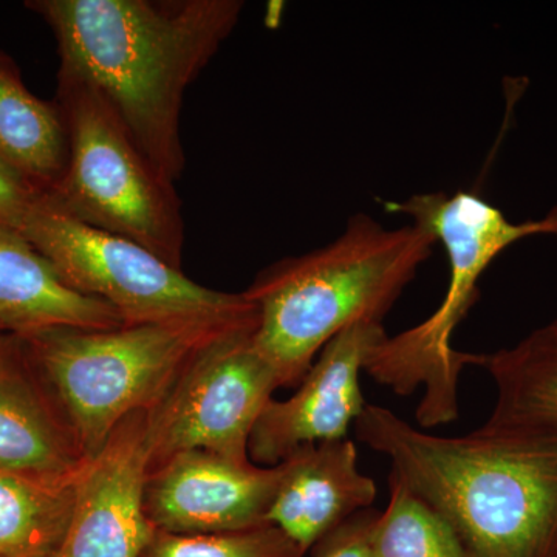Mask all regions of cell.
I'll list each match as a JSON object with an SVG mask.
<instances>
[{"label":"cell","mask_w":557,"mask_h":557,"mask_svg":"<svg viewBox=\"0 0 557 557\" xmlns=\"http://www.w3.org/2000/svg\"><path fill=\"white\" fill-rule=\"evenodd\" d=\"M49 24L60 69L89 81L161 177L186 168V90L236 28L240 0H32Z\"/></svg>","instance_id":"obj_1"},{"label":"cell","mask_w":557,"mask_h":557,"mask_svg":"<svg viewBox=\"0 0 557 557\" xmlns=\"http://www.w3.org/2000/svg\"><path fill=\"white\" fill-rule=\"evenodd\" d=\"M362 445L457 531L471 557H557V432L475 429L440 437L383 406L355 421Z\"/></svg>","instance_id":"obj_2"},{"label":"cell","mask_w":557,"mask_h":557,"mask_svg":"<svg viewBox=\"0 0 557 557\" xmlns=\"http://www.w3.org/2000/svg\"><path fill=\"white\" fill-rule=\"evenodd\" d=\"M434 244L432 234L413 223L387 228L359 212L325 247L260 271L244 293L258 307L252 341L281 387L299 384L343 330L359 322L383 324Z\"/></svg>","instance_id":"obj_3"},{"label":"cell","mask_w":557,"mask_h":557,"mask_svg":"<svg viewBox=\"0 0 557 557\" xmlns=\"http://www.w3.org/2000/svg\"><path fill=\"white\" fill-rule=\"evenodd\" d=\"M391 212L409 215L413 225L432 234L448 255V293L437 310L417 327L384 336L370 351L364 370L395 394L424 387L417 409L423 429L442 426L458 417V379L478 355L450 346L454 330L478 296V282L494 259L512 244L531 236H557V208L544 219L512 223L500 209L478 194H416L386 203Z\"/></svg>","instance_id":"obj_4"},{"label":"cell","mask_w":557,"mask_h":557,"mask_svg":"<svg viewBox=\"0 0 557 557\" xmlns=\"http://www.w3.org/2000/svg\"><path fill=\"white\" fill-rule=\"evenodd\" d=\"M248 327L258 322L50 329L20 338L89 461L127 417L159 405L201 348Z\"/></svg>","instance_id":"obj_5"},{"label":"cell","mask_w":557,"mask_h":557,"mask_svg":"<svg viewBox=\"0 0 557 557\" xmlns=\"http://www.w3.org/2000/svg\"><path fill=\"white\" fill-rule=\"evenodd\" d=\"M54 102L67 127L69 160L49 199L73 219L182 270L185 219L175 185L143 156L89 81L60 69Z\"/></svg>","instance_id":"obj_6"},{"label":"cell","mask_w":557,"mask_h":557,"mask_svg":"<svg viewBox=\"0 0 557 557\" xmlns=\"http://www.w3.org/2000/svg\"><path fill=\"white\" fill-rule=\"evenodd\" d=\"M17 233L69 287L109 304L126 325L259 322L258 307L244 292L203 287L141 245L73 219L47 194Z\"/></svg>","instance_id":"obj_7"},{"label":"cell","mask_w":557,"mask_h":557,"mask_svg":"<svg viewBox=\"0 0 557 557\" xmlns=\"http://www.w3.org/2000/svg\"><path fill=\"white\" fill-rule=\"evenodd\" d=\"M256 330H234L201 348L148 410L150 469L189 450L251 461L249 438L281 387L255 346Z\"/></svg>","instance_id":"obj_8"},{"label":"cell","mask_w":557,"mask_h":557,"mask_svg":"<svg viewBox=\"0 0 557 557\" xmlns=\"http://www.w3.org/2000/svg\"><path fill=\"white\" fill-rule=\"evenodd\" d=\"M148 410L127 417L76 480L72 519L51 557H143L156 534L145 508Z\"/></svg>","instance_id":"obj_9"},{"label":"cell","mask_w":557,"mask_h":557,"mask_svg":"<svg viewBox=\"0 0 557 557\" xmlns=\"http://www.w3.org/2000/svg\"><path fill=\"white\" fill-rule=\"evenodd\" d=\"M384 336L383 324L359 322L330 341L296 394L284 401L271 399L263 410L249 438V460L276 467L302 446L347 438L368 406L359 375Z\"/></svg>","instance_id":"obj_10"},{"label":"cell","mask_w":557,"mask_h":557,"mask_svg":"<svg viewBox=\"0 0 557 557\" xmlns=\"http://www.w3.org/2000/svg\"><path fill=\"white\" fill-rule=\"evenodd\" d=\"M281 478V463L258 467L205 450L177 454L150 469L146 515L156 530L177 534L269 525L267 512Z\"/></svg>","instance_id":"obj_11"},{"label":"cell","mask_w":557,"mask_h":557,"mask_svg":"<svg viewBox=\"0 0 557 557\" xmlns=\"http://www.w3.org/2000/svg\"><path fill=\"white\" fill-rule=\"evenodd\" d=\"M87 460L20 336L0 339V471L70 485Z\"/></svg>","instance_id":"obj_12"},{"label":"cell","mask_w":557,"mask_h":557,"mask_svg":"<svg viewBox=\"0 0 557 557\" xmlns=\"http://www.w3.org/2000/svg\"><path fill=\"white\" fill-rule=\"evenodd\" d=\"M281 465L267 523L302 555L372 507L379 493L375 480L359 471L357 446L348 438L302 446Z\"/></svg>","instance_id":"obj_13"},{"label":"cell","mask_w":557,"mask_h":557,"mask_svg":"<svg viewBox=\"0 0 557 557\" xmlns=\"http://www.w3.org/2000/svg\"><path fill=\"white\" fill-rule=\"evenodd\" d=\"M119 311L62 281L17 231L0 228V327L27 336L50 329L123 327Z\"/></svg>","instance_id":"obj_14"},{"label":"cell","mask_w":557,"mask_h":557,"mask_svg":"<svg viewBox=\"0 0 557 557\" xmlns=\"http://www.w3.org/2000/svg\"><path fill=\"white\" fill-rule=\"evenodd\" d=\"M475 366L490 373L496 403L486 432H557V319L533 330L516 346L478 355Z\"/></svg>","instance_id":"obj_15"},{"label":"cell","mask_w":557,"mask_h":557,"mask_svg":"<svg viewBox=\"0 0 557 557\" xmlns=\"http://www.w3.org/2000/svg\"><path fill=\"white\" fill-rule=\"evenodd\" d=\"M0 159L44 194L60 185L69 160L67 127L57 102L36 97L0 51Z\"/></svg>","instance_id":"obj_16"},{"label":"cell","mask_w":557,"mask_h":557,"mask_svg":"<svg viewBox=\"0 0 557 557\" xmlns=\"http://www.w3.org/2000/svg\"><path fill=\"white\" fill-rule=\"evenodd\" d=\"M75 490L76 482L49 485L0 471V557L53 556L72 519Z\"/></svg>","instance_id":"obj_17"},{"label":"cell","mask_w":557,"mask_h":557,"mask_svg":"<svg viewBox=\"0 0 557 557\" xmlns=\"http://www.w3.org/2000/svg\"><path fill=\"white\" fill-rule=\"evenodd\" d=\"M369 557H471L448 520L398 475H388V505L376 516Z\"/></svg>","instance_id":"obj_18"},{"label":"cell","mask_w":557,"mask_h":557,"mask_svg":"<svg viewBox=\"0 0 557 557\" xmlns=\"http://www.w3.org/2000/svg\"><path fill=\"white\" fill-rule=\"evenodd\" d=\"M143 557H304L278 528L177 534L157 530Z\"/></svg>","instance_id":"obj_19"},{"label":"cell","mask_w":557,"mask_h":557,"mask_svg":"<svg viewBox=\"0 0 557 557\" xmlns=\"http://www.w3.org/2000/svg\"><path fill=\"white\" fill-rule=\"evenodd\" d=\"M42 196V190L0 159V228L20 231Z\"/></svg>","instance_id":"obj_20"},{"label":"cell","mask_w":557,"mask_h":557,"mask_svg":"<svg viewBox=\"0 0 557 557\" xmlns=\"http://www.w3.org/2000/svg\"><path fill=\"white\" fill-rule=\"evenodd\" d=\"M376 512L361 511L325 537L317 557H369V536Z\"/></svg>","instance_id":"obj_21"},{"label":"cell","mask_w":557,"mask_h":557,"mask_svg":"<svg viewBox=\"0 0 557 557\" xmlns=\"http://www.w3.org/2000/svg\"><path fill=\"white\" fill-rule=\"evenodd\" d=\"M3 335H7V333H5V332H3L2 327H0V339H2V336H3Z\"/></svg>","instance_id":"obj_22"}]
</instances>
